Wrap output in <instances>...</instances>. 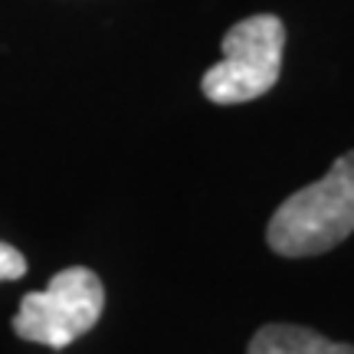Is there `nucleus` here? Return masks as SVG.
Returning a JSON list of instances; mask_svg holds the SVG:
<instances>
[{
	"label": "nucleus",
	"mask_w": 354,
	"mask_h": 354,
	"mask_svg": "<svg viewBox=\"0 0 354 354\" xmlns=\"http://www.w3.org/2000/svg\"><path fill=\"white\" fill-rule=\"evenodd\" d=\"M354 233V151L342 154L322 180L282 201L266 240L279 256H318Z\"/></svg>",
	"instance_id": "obj_1"
},
{
	"label": "nucleus",
	"mask_w": 354,
	"mask_h": 354,
	"mask_svg": "<svg viewBox=\"0 0 354 354\" xmlns=\"http://www.w3.org/2000/svg\"><path fill=\"white\" fill-rule=\"evenodd\" d=\"M286 26L272 13L246 17L223 37V59L207 69L201 88L216 105H240L266 95L282 73Z\"/></svg>",
	"instance_id": "obj_2"
},
{
	"label": "nucleus",
	"mask_w": 354,
	"mask_h": 354,
	"mask_svg": "<svg viewBox=\"0 0 354 354\" xmlns=\"http://www.w3.org/2000/svg\"><path fill=\"white\" fill-rule=\"evenodd\" d=\"M105 308V289L99 276L86 266H73L56 272L43 292H26L20 312L13 315L17 338L46 348H69L82 338Z\"/></svg>",
	"instance_id": "obj_3"
},
{
	"label": "nucleus",
	"mask_w": 354,
	"mask_h": 354,
	"mask_svg": "<svg viewBox=\"0 0 354 354\" xmlns=\"http://www.w3.org/2000/svg\"><path fill=\"white\" fill-rule=\"evenodd\" d=\"M250 354H354L351 344L328 342L302 325H266L253 335Z\"/></svg>",
	"instance_id": "obj_4"
},
{
	"label": "nucleus",
	"mask_w": 354,
	"mask_h": 354,
	"mask_svg": "<svg viewBox=\"0 0 354 354\" xmlns=\"http://www.w3.org/2000/svg\"><path fill=\"white\" fill-rule=\"evenodd\" d=\"M26 272V259L20 250H13L10 243H0V282L20 279Z\"/></svg>",
	"instance_id": "obj_5"
}]
</instances>
